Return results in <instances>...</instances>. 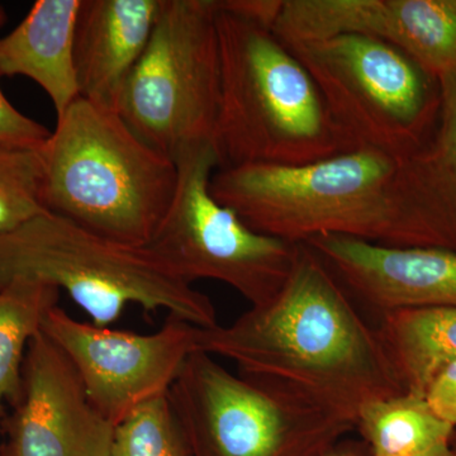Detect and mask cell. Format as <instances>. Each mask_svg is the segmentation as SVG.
<instances>
[{
  "instance_id": "cell-7",
  "label": "cell",
  "mask_w": 456,
  "mask_h": 456,
  "mask_svg": "<svg viewBox=\"0 0 456 456\" xmlns=\"http://www.w3.org/2000/svg\"><path fill=\"white\" fill-rule=\"evenodd\" d=\"M287 46L310 71L351 149L406 159L431 139L443 84L404 51L356 33Z\"/></svg>"
},
{
  "instance_id": "cell-5",
  "label": "cell",
  "mask_w": 456,
  "mask_h": 456,
  "mask_svg": "<svg viewBox=\"0 0 456 456\" xmlns=\"http://www.w3.org/2000/svg\"><path fill=\"white\" fill-rule=\"evenodd\" d=\"M14 281L65 290L97 326L110 327L130 305L200 329L218 325L212 299L151 245L113 241L50 212L0 235V288Z\"/></svg>"
},
{
  "instance_id": "cell-21",
  "label": "cell",
  "mask_w": 456,
  "mask_h": 456,
  "mask_svg": "<svg viewBox=\"0 0 456 456\" xmlns=\"http://www.w3.org/2000/svg\"><path fill=\"white\" fill-rule=\"evenodd\" d=\"M167 395L136 408L116 426L110 456H191Z\"/></svg>"
},
{
  "instance_id": "cell-13",
  "label": "cell",
  "mask_w": 456,
  "mask_h": 456,
  "mask_svg": "<svg viewBox=\"0 0 456 456\" xmlns=\"http://www.w3.org/2000/svg\"><path fill=\"white\" fill-rule=\"evenodd\" d=\"M353 301L378 314L412 308H456V253L440 248H389L353 237L305 242Z\"/></svg>"
},
{
  "instance_id": "cell-11",
  "label": "cell",
  "mask_w": 456,
  "mask_h": 456,
  "mask_svg": "<svg viewBox=\"0 0 456 456\" xmlns=\"http://www.w3.org/2000/svg\"><path fill=\"white\" fill-rule=\"evenodd\" d=\"M273 29L285 45L370 36L440 82L456 77V0H281Z\"/></svg>"
},
{
  "instance_id": "cell-12",
  "label": "cell",
  "mask_w": 456,
  "mask_h": 456,
  "mask_svg": "<svg viewBox=\"0 0 456 456\" xmlns=\"http://www.w3.org/2000/svg\"><path fill=\"white\" fill-rule=\"evenodd\" d=\"M8 448L13 456H110L116 426L93 406L68 356L44 332L29 342Z\"/></svg>"
},
{
  "instance_id": "cell-1",
  "label": "cell",
  "mask_w": 456,
  "mask_h": 456,
  "mask_svg": "<svg viewBox=\"0 0 456 456\" xmlns=\"http://www.w3.org/2000/svg\"><path fill=\"white\" fill-rule=\"evenodd\" d=\"M197 350L281 384L356 425L371 402L404 393L377 329L325 263L299 244L281 292L228 325L200 329Z\"/></svg>"
},
{
  "instance_id": "cell-14",
  "label": "cell",
  "mask_w": 456,
  "mask_h": 456,
  "mask_svg": "<svg viewBox=\"0 0 456 456\" xmlns=\"http://www.w3.org/2000/svg\"><path fill=\"white\" fill-rule=\"evenodd\" d=\"M161 0H82L74 62L80 97L118 112L123 89L154 32Z\"/></svg>"
},
{
  "instance_id": "cell-28",
  "label": "cell",
  "mask_w": 456,
  "mask_h": 456,
  "mask_svg": "<svg viewBox=\"0 0 456 456\" xmlns=\"http://www.w3.org/2000/svg\"><path fill=\"white\" fill-rule=\"evenodd\" d=\"M454 452H455V456H456V446H454Z\"/></svg>"
},
{
  "instance_id": "cell-22",
  "label": "cell",
  "mask_w": 456,
  "mask_h": 456,
  "mask_svg": "<svg viewBox=\"0 0 456 456\" xmlns=\"http://www.w3.org/2000/svg\"><path fill=\"white\" fill-rule=\"evenodd\" d=\"M50 134L51 131L47 130L44 125L20 112L9 102L0 86V143L2 145L41 147L49 140Z\"/></svg>"
},
{
  "instance_id": "cell-16",
  "label": "cell",
  "mask_w": 456,
  "mask_h": 456,
  "mask_svg": "<svg viewBox=\"0 0 456 456\" xmlns=\"http://www.w3.org/2000/svg\"><path fill=\"white\" fill-rule=\"evenodd\" d=\"M434 134L404 159L408 200L428 248L456 253V77L444 80Z\"/></svg>"
},
{
  "instance_id": "cell-4",
  "label": "cell",
  "mask_w": 456,
  "mask_h": 456,
  "mask_svg": "<svg viewBox=\"0 0 456 456\" xmlns=\"http://www.w3.org/2000/svg\"><path fill=\"white\" fill-rule=\"evenodd\" d=\"M56 118L41 147L46 211L113 241L151 244L175 193V161L82 97Z\"/></svg>"
},
{
  "instance_id": "cell-27",
  "label": "cell",
  "mask_w": 456,
  "mask_h": 456,
  "mask_svg": "<svg viewBox=\"0 0 456 456\" xmlns=\"http://www.w3.org/2000/svg\"><path fill=\"white\" fill-rule=\"evenodd\" d=\"M0 456H13V454H12L11 449L8 446H4V448L0 450Z\"/></svg>"
},
{
  "instance_id": "cell-25",
  "label": "cell",
  "mask_w": 456,
  "mask_h": 456,
  "mask_svg": "<svg viewBox=\"0 0 456 456\" xmlns=\"http://www.w3.org/2000/svg\"><path fill=\"white\" fill-rule=\"evenodd\" d=\"M403 456H455L454 446L450 444H443V445L436 446L426 452H416V454L403 455Z\"/></svg>"
},
{
  "instance_id": "cell-24",
  "label": "cell",
  "mask_w": 456,
  "mask_h": 456,
  "mask_svg": "<svg viewBox=\"0 0 456 456\" xmlns=\"http://www.w3.org/2000/svg\"><path fill=\"white\" fill-rule=\"evenodd\" d=\"M322 456H368L362 446L355 444H336L334 448L329 450ZM371 456V455H370Z\"/></svg>"
},
{
  "instance_id": "cell-19",
  "label": "cell",
  "mask_w": 456,
  "mask_h": 456,
  "mask_svg": "<svg viewBox=\"0 0 456 456\" xmlns=\"http://www.w3.org/2000/svg\"><path fill=\"white\" fill-rule=\"evenodd\" d=\"M59 294L50 285L31 281H14L0 288V415L5 402L16 401L20 395L29 342L40 334Z\"/></svg>"
},
{
  "instance_id": "cell-2",
  "label": "cell",
  "mask_w": 456,
  "mask_h": 456,
  "mask_svg": "<svg viewBox=\"0 0 456 456\" xmlns=\"http://www.w3.org/2000/svg\"><path fill=\"white\" fill-rule=\"evenodd\" d=\"M403 161L359 149L301 167H222L213 174L211 191L256 232L293 244L338 235L428 248L408 200Z\"/></svg>"
},
{
  "instance_id": "cell-18",
  "label": "cell",
  "mask_w": 456,
  "mask_h": 456,
  "mask_svg": "<svg viewBox=\"0 0 456 456\" xmlns=\"http://www.w3.org/2000/svg\"><path fill=\"white\" fill-rule=\"evenodd\" d=\"M355 428L371 456H403L452 443L455 426L437 416L425 397L404 392L362 407Z\"/></svg>"
},
{
  "instance_id": "cell-15",
  "label": "cell",
  "mask_w": 456,
  "mask_h": 456,
  "mask_svg": "<svg viewBox=\"0 0 456 456\" xmlns=\"http://www.w3.org/2000/svg\"><path fill=\"white\" fill-rule=\"evenodd\" d=\"M82 0H38L25 20L0 38V75L26 77L45 90L56 117L79 95L75 28Z\"/></svg>"
},
{
  "instance_id": "cell-6",
  "label": "cell",
  "mask_w": 456,
  "mask_h": 456,
  "mask_svg": "<svg viewBox=\"0 0 456 456\" xmlns=\"http://www.w3.org/2000/svg\"><path fill=\"white\" fill-rule=\"evenodd\" d=\"M191 456H322L355 428L281 384L194 351L169 391Z\"/></svg>"
},
{
  "instance_id": "cell-9",
  "label": "cell",
  "mask_w": 456,
  "mask_h": 456,
  "mask_svg": "<svg viewBox=\"0 0 456 456\" xmlns=\"http://www.w3.org/2000/svg\"><path fill=\"white\" fill-rule=\"evenodd\" d=\"M175 193L152 248L191 283L220 281L253 305L274 298L287 283L299 244L256 232L213 197L211 179L220 167L213 142L183 150Z\"/></svg>"
},
{
  "instance_id": "cell-17",
  "label": "cell",
  "mask_w": 456,
  "mask_h": 456,
  "mask_svg": "<svg viewBox=\"0 0 456 456\" xmlns=\"http://www.w3.org/2000/svg\"><path fill=\"white\" fill-rule=\"evenodd\" d=\"M377 331L406 393L425 397L432 379L456 360V308L386 312Z\"/></svg>"
},
{
  "instance_id": "cell-26",
  "label": "cell",
  "mask_w": 456,
  "mask_h": 456,
  "mask_svg": "<svg viewBox=\"0 0 456 456\" xmlns=\"http://www.w3.org/2000/svg\"><path fill=\"white\" fill-rule=\"evenodd\" d=\"M5 20H7V13H5L4 9L0 5V28L4 25Z\"/></svg>"
},
{
  "instance_id": "cell-3",
  "label": "cell",
  "mask_w": 456,
  "mask_h": 456,
  "mask_svg": "<svg viewBox=\"0 0 456 456\" xmlns=\"http://www.w3.org/2000/svg\"><path fill=\"white\" fill-rule=\"evenodd\" d=\"M220 104L213 145L220 167H301L351 151L316 82L272 25L220 0Z\"/></svg>"
},
{
  "instance_id": "cell-23",
  "label": "cell",
  "mask_w": 456,
  "mask_h": 456,
  "mask_svg": "<svg viewBox=\"0 0 456 456\" xmlns=\"http://www.w3.org/2000/svg\"><path fill=\"white\" fill-rule=\"evenodd\" d=\"M434 412L456 426V360L441 369L425 395Z\"/></svg>"
},
{
  "instance_id": "cell-20",
  "label": "cell",
  "mask_w": 456,
  "mask_h": 456,
  "mask_svg": "<svg viewBox=\"0 0 456 456\" xmlns=\"http://www.w3.org/2000/svg\"><path fill=\"white\" fill-rule=\"evenodd\" d=\"M41 147L0 143V235L47 212Z\"/></svg>"
},
{
  "instance_id": "cell-8",
  "label": "cell",
  "mask_w": 456,
  "mask_h": 456,
  "mask_svg": "<svg viewBox=\"0 0 456 456\" xmlns=\"http://www.w3.org/2000/svg\"><path fill=\"white\" fill-rule=\"evenodd\" d=\"M220 0H161L154 32L128 77L119 116L161 154L175 160L213 142L220 104Z\"/></svg>"
},
{
  "instance_id": "cell-10",
  "label": "cell",
  "mask_w": 456,
  "mask_h": 456,
  "mask_svg": "<svg viewBox=\"0 0 456 456\" xmlns=\"http://www.w3.org/2000/svg\"><path fill=\"white\" fill-rule=\"evenodd\" d=\"M197 326L169 314L158 331L134 334L82 322L59 305L42 322V332L74 365L93 406L114 426L169 393L197 351Z\"/></svg>"
}]
</instances>
